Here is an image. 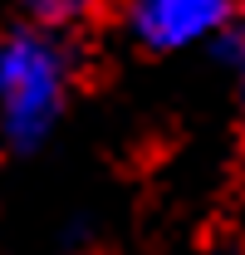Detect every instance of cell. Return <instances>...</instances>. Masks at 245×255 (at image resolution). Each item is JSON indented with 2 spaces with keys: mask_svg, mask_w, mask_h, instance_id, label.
<instances>
[{
  "mask_svg": "<svg viewBox=\"0 0 245 255\" xmlns=\"http://www.w3.org/2000/svg\"><path fill=\"white\" fill-rule=\"evenodd\" d=\"M74 84V54L69 39L44 25H15L0 34V142L30 152L39 147L54 123Z\"/></svg>",
  "mask_w": 245,
  "mask_h": 255,
  "instance_id": "6da1fadb",
  "label": "cell"
},
{
  "mask_svg": "<svg viewBox=\"0 0 245 255\" xmlns=\"http://www.w3.org/2000/svg\"><path fill=\"white\" fill-rule=\"evenodd\" d=\"M236 20V5L226 0H142L127 10V30L152 54H177L201 39H221Z\"/></svg>",
  "mask_w": 245,
  "mask_h": 255,
  "instance_id": "7a4b0ae2",
  "label": "cell"
},
{
  "mask_svg": "<svg viewBox=\"0 0 245 255\" xmlns=\"http://www.w3.org/2000/svg\"><path fill=\"white\" fill-rule=\"evenodd\" d=\"M221 49L231 54V64L241 69V79H245V15H236V20H231V30L221 34Z\"/></svg>",
  "mask_w": 245,
  "mask_h": 255,
  "instance_id": "3957f363",
  "label": "cell"
},
{
  "mask_svg": "<svg viewBox=\"0 0 245 255\" xmlns=\"http://www.w3.org/2000/svg\"><path fill=\"white\" fill-rule=\"evenodd\" d=\"M211 255H226V251H211Z\"/></svg>",
  "mask_w": 245,
  "mask_h": 255,
  "instance_id": "277c9868",
  "label": "cell"
}]
</instances>
